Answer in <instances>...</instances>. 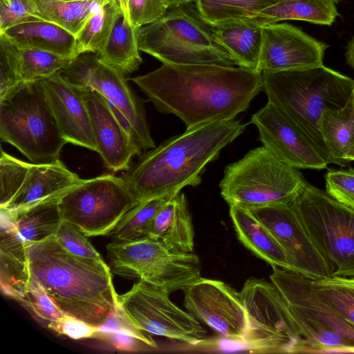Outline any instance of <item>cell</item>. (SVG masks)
<instances>
[{
    "mask_svg": "<svg viewBox=\"0 0 354 354\" xmlns=\"http://www.w3.org/2000/svg\"><path fill=\"white\" fill-rule=\"evenodd\" d=\"M318 295L354 327V278L331 275L313 281Z\"/></svg>",
    "mask_w": 354,
    "mask_h": 354,
    "instance_id": "cell-37",
    "label": "cell"
},
{
    "mask_svg": "<svg viewBox=\"0 0 354 354\" xmlns=\"http://www.w3.org/2000/svg\"><path fill=\"white\" fill-rule=\"evenodd\" d=\"M319 130L335 164L343 167L348 166L350 162L346 157L354 138L353 95L344 107L323 112Z\"/></svg>",
    "mask_w": 354,
    "mask_h": 354,
    "instance_id": "cell-30",
    "label": "cell"
},
{
    "mask_svg": "<svg viewBox=\"0 0 354 354\" xmlns=\"http://www.w3.org/2000/svg\"><path fill=\"white\" fill-rule=\"evenodd\" d=\"M169 293L142 279L118 295V307L136 329L192 345L202 343L206 331L189 312L176 306Z\"/></svg>",
    "mask_w": 354,
    "mask_h": 354,
    "instance_id": "cell-13",
    "label": "cell"
},
{
    "mask_svg": "<svg viewBox=\"0 0 354 354\" xmlns=\"http://www.w3.org/2000/svg\"><path fill=\"white\" fill-rule=\"evenodd\" d=\"M345 56L347 64L354 69V37L348 44Z\"/></svg>",
    "mask_w": 354,
    "mask_h": 354,
    "instance_id": "cell-44",
    "label": "cell"
},
{
    "mask_svg": "<svg viewBox=\"0 0 354 354\" xmlns=\"http://www.w3.org/2000/svg\"><path fill=\"white\" fill-rule=\"evenodd\" d=\"M333 1V2H335V3H339V1H341L342 0H331Z\"/></svg>",
    "mask_w": 354,
    "mask_h": 354,
    "instance_id": "cell-48",
    "label": "cell"
},
{
    "mask_svg": "<svg viewBox=\"0 0 354 354\" xmlns=\"http://www.w3.org/2000/svg\"><path fill=\"white\" fill-rule=\"evenodd\" d=\"M7 41L15 59L21 82H31L51 76L66 67L73 60L44 50L19 48Z\"/></svg>",
    "mask_w": 354,
    "mask_h": 354,
    "instance_id": "cell-34",
    "label": "cell"
},
{
    "mask_svg": "<svg viewBox=\"0 0 354 354\" xmlns=\"http://www.w3.org/2000/svg\"><path fill=\"white\" fill-rule=\"evenodd\" d=\"M0 284L3 293L16 300L30 281L27 248L12 223L1 214Z\"/></svg>",
    "mask_w": 354,
    "mask_h": 354,
    "instance_id": "cell-23",
    "label": "cell"
},
{
    "mask_svg": "<svg viewBox=\"0 0 354 354\" xmlns=\"http://www.w3.org/2000/svg\"><path fill=\"white\" fill-rule=\"evenodd\" d=\"M30 277L66 315L100 328L119 308L111 268L77 256L55 236L26 245Z\"/></svg>",
    "mask_w": 354,
    "mask_h": 354,
    "instance_id": "cell-3",
    "label": "cell"
},
{
    "mask_svg": "<svg viewBox=\"0 0 354 354\" xmlns=\"http://www.w3.org/2000/svg\"><path fill=\"white\" fill-rule=\"evenodd\" d=\"M0 138L33 164L60 160L62 136L39 80L21 82L0 99Z\"/></svg>",
    "mask_w": 354,
    "mask_h": 354,
    "instance_id": "cell-6",
    "label": "cell"
},
{
    "mask_svg": "<svg viewBox=\"0 0 354 354\" xmlns=\"http://www.w3.org/2000/svg\"><path fill=\"white\" fill-rule=\"evenodd\" d=\"M16 301L39 324L59 335H63L64 325L72 317L64 313L30 277L26 290Z\"/></svg>",
    "mask_w": 354,
    "mask_h": 354,
    "instance_id": "cell-35",
    "label": "cell"
},
{
    "mask_svg": "<svg viewBox=\"0 0 354 354\" xmlns=\"http://www.w3.org/2000/svg\"><path fill=\"white\" fill-rule=\"evenodd\" d=\"M353 100H354V92H353ZM346 160L348 162H351L354 160V138L352 143L351 148L347 155Z\"/></svg>",
    "mask_w": 354,
    "mask_h": 354,
    "instance_id": "cell-47",
    "label": "cell"
},
{
    "mask_svg": "<svg viewBox=\"0 0 354 354\" xmlns=\"http://www.w3.org/2000/svg\"><path fill=\"white\" fill-rule=\"evenodd\" d=\"M34 15L76 36L91 16L108 0H30Z\"/></svg>",
    "mask_w": 354,
    "mask_h": 354,
    "instance_id": "cell-31",
    "label": "cell"
},
{
    "mask_svg": "<svg viewBox=\"0 0 354 354\" xmlns=\"http://www.w3.org/2000/svg\"><path fill=\"white\" fill-rule=\"evenodd\" d=\"M82 180L61 160L51 164L32 163L19 192L1 209H16L62 194Z\"/></svg>",
    "mask_w": 354,
    "mask_h": 354,
    "instance_id": "cell-21",
    "label": "cell"
},
{
    "mask_svg": "<svg viewBox=\"0 0 354 354\" xmlns=\"http://www.w3.org/2000/svg\"><path fill=\"white\" fill-rule=\"evenodd\" d=\"M39 80L63 138L68 143L97 152L82 87L69 82L59 72Z\"/></svg>",
    "mask_w": 354,
    "mask_h": 354,
    "instance_id": "cell-19",
    "label": "cell"
},
{
    "mask_svg": "<svg viewBox=\"0 0 354 354\" xmlns=\"http://www.w3.org/2000/svg\"><path fill=\"white\" fill-rule=\"evenodd\" d=\"M63 194L16 209L0 208L1 214L12 223L26 245L40 242L55 236L63 221L59 207Z\"/></svg>",
    "mask_w": 354,
    "mask_h": 354,
    "instance_id": "cell-26",
    "label": "cell"
},
{
    "mask_svg": "<svg viewBox=\"0 0 354 354\" xmlns=\"http://www.w3.org/2000/svg\"><path fill=\"white\" fill-rule=\"evenodd\" d=\"M89 112L97 152L113 172L127 171L142 148L120 124L104 98L95 90L82 86Z\"/></svg>",
    "mask_w": 354,
    "mask_h": 354,
    "instance_id": "cell-20",
    "label": "cell"
},
{
    "mask_svg": "<svg viewBox=\"0 0 354 354\" xmlns=\"http://www.w3.org/2000/svg\"><path fill=\"white\" fill-rule=\"evenodd\" d=\"M139 51L136 29L122 12L106 41L95 54L103 62L128 75L137 71L142 62Z\"/></svg>",
    "mask_w": 354,
    "mask_h": 354,
    "instance_id": "cell-29",
    "label": "cell"
},
{
    "mask_svg": "<svg viewBox=\"0 0 354 354\" xmlns=\"http://www.w3.org/2000/svg\"><path fill=\"white\" fill-rule=\"evenodd\" d=\"M283 249L290 270L313 281L333 274L335 267L310 239L291 204L249 209Z\"/></svg>",
    "mask_w": 354,
    "mask_h": 354,
    "instance_id": "cell-15",
    "label": "cell"
},
{
    "mask_svg": "<svg viewBox=\"0 0 354 354\" xmlns=\"http://www.w3.org/2000/svg\"><path fill=\"white\" fill-rule=\"evenodd\" d=\"M245 127L234 119L186 128L141 156L121 177L138 203L171 197L185 187L198 186L206 166Z\"/></svg>",
    "mask_w": 354,
    "mask_h": 354,
    "instance_id": "cell-2",
    "label": "cell"
},
{
    "mask_svg": "<svg viewBox=\"0 0 354 354\" xmlns=\"http://www.w3.org/2000/svg\"><path fill=\"white\" fill-rule=\"evenodd\" d=\"M250 122L259 132L266 149L283 162L296 169L322 170L328 162L304 131L272 102L253 114Z\"/></svg>",
    "mask_w": 354,
    "mask_h": 354,
    "instance_id": "cell-17",
    "label": "cell"
},
{
    "mask_svg": "<svg viewBox=\"0 0 354 354\" xmlns=\"http://www.w3.org/2000/svg\"><path fill=\"white\" fill-rule=\"evenodd\" d=\"M136 37L139 50L162 64L239 66L191 3L171 8L160 19L137 28Z\"/></svg>",
    "mask_w": 354,
    "mask_h": 354,
    "instance_id": "cell-5",
    "label": "cell"
},
{
    "mask_svg": "<svg viewBox=\"0 0 354 354\" xmlns=\"http://www.w3.org/2000/svg\"><path fill=\"white\" fill-rule=\"evenodd\" d=\"M325 182L326 192L330 196L354 210V169H328Z\"/></svg>",
    "mask_w": 354,
    "mask_h": 354,
    "instance_id": "cell-40",
    "label": "cell"
},
{
    "mask_svg": "<svg viewBox=\"0 0 354 354\" xmlns=\"http://www.w3.org/2000/svg\"><path fill=\"white\" fill-rule=\"evenodd\" d=\"M169 8L167 0H129L130 21L137 29L160 19Z\"/></svg>",
    "mask_w": 354,
    "mask_h": 354,
    "instance_id": "cell-41",
    "label": "cell"
},
{
    "mask_svg": "<svg viewBox=\"0 0 354 354\" xmlns=\"http://www.w3.org/2000/svg\"><path fill=\"white\" fill-rule=\"evenodd\" d=\"M283 0H193L199 16L209 24L248 19Z\"/></svg>",
    "mask_w": 354,
    "mask_h": 354,
    "instance_id": "cell-32",
    "label": "cell"
},
{
    "mask_svg": "<svg viewBox=\"0 0 354 354\" xmlns=\"http://www.w3.org/2000/svg\"><path fill=\"white\" fill-rule=\"evenodd\" d=\"M162 113L190 128L234 120L263 90L262 73L242 66L162 64L129 78Z\"/></svg>",
    "mask_w": 354,
    "mask_h": 354,
    "instance_id": "cell-1",
    "label": "cell"
},
{
    "mask_svg": "<svg viewBox=\"0 0 354 354\" xmlns=\"http://www.w3.org/2000/svg\"><path fill=\"white\" fill-rule=\"evenodd\" d=\"M122 10L114 0H108L88 19L75 36L76 56L84 53H97L109 38L115 20Z\"/></svg>",
    "mask_w": 354,
    "mask_h": 354,
    "instance_id": "cell-33",
    "label": "cell"
},
{
    "mask_svg": "<svg viewBox=\"0 0 354 354\" xmlns=\"http://www.w3.org/2000/svg\"><path fill=\"white\" fill-rule=\"evenodd\" d=\"M42 20L34 15L30 0H0V32L28 21Z\"/></svg>",
    "mask_w": 354,
    "mask_h": 354,
    "instance_id": "cell-42",
    "label": "cell"
},
{
    "mask_svg": "<svg viewBox=\"0 0 354 354\" xmlns=\"http://www.w3.org/2000/svg\"><path fill=\"white\" fill-rule=\"evenodd\" d=\"M291 205L312 241L334 266L332 275L354 278V210L307 181Z\"/></svg>",
    "mask_w": 354,
    "mask_h": 354,
    "instance_id": "cell-10",
    "label": "cell"
},
{
    "mask_svg": "<svg viewBox=\"0 0 354 354\" xmlns=\"http://www.w3.org/2000/svg\"><path fill=\"white\" fill-rule=\"evenodd\" d=\"M55 236L62 247L73 254L95 260H103L86 236L70 223L62 221Z\"/></svg>",
    "mask_w": 354,
    "mask_h": 354,
    "instance_id": "cell-39",
    "label": "cell"
},
{
    "mask_svg": "<svg viewBox=\"0 0 354 354\" xmlns=\"http://www.w3.org/2000/svg\"><path fill=\"white\" fill-rule=\"evenodd\" d=\"M328 44L286 23L263 27L259 71L299 70L323 65Z\"/></svg>",
    "mask_w": 354,
    "mask_h": 354,
    "instance_id": "cell-18",
    "label": "cell"
},
{
    "mask_svg": "<svg viewBox=\"0 0 354 354\" xmlns=\"http://www.w3.org/2000/svg\"><path fill=\"white\" fill-rule=\"evenodd\" d=\"M138 201L122 177L103 174L82 179L59 198L63 221L86 236L110 235Z\"/></svg>",
    "mask_w": 354,
    "mask_h": 354,
    "instance_id": "cell-12",
    "label": "cell"
},
{
    "mask_svg": "<svg viewBox=\"0 0 354 354\" xmlns=\"http://www.w3.org/2000/svg\"><path fill=\"white\" fill-rule=\"evenodd\" d=\"M306 182L298 169L283 162L264 147H259L225 167L219 187L229 206L250 209L292 204Z\"/></svg>",
    "mask_w": 354,
    "mask_h": 354,
    "instance_id": "cell-8",
    "label": "cell"
},
{
    "mask_svg": "<svg viewBox=\"0 0 354 354\" xmlns=\"http://www.w3.org/2000/svg\"><path fill=\"white\" fill-rule=\"evenodd\" d=\"M0 35L19 48L44 50L73 59L77 57L75 36L48 21L20 24L1 32Z\"/></svg>",
    "mask_w": 354,
    "mask_h": 354,
    "instance_id": "cell-25",
    "label": "cell"
},
{
    "mask_svg": "<svg viewBox=\"0 0 354 354\" xmlns=\"http://www.w3.org/2000/svg\"><path fill=\"white\" fill-rule=\"evenodd\" d=\"M240 295L248 320L244 344L259 352L306 353V341L271 281L250 277Z\"/></svg>",
    "mask_w": 354,
    "mask_h": 354,
    "instance_id": "cell-11",
    "label": "cell"
},
{
    "mask_svg": "<svg viewBox=\"0 0 354 354\" xmlns=\"http://www.w3.org/2000/svg\"><path fill=\"white\" fill-rule=\"evenodd\" d=\"M230 216L242 244L271 266L290 270L286 256L268 230L246 208L230 205Z\"/></svg>",
    "mask_w": 354,
    "mask_h": 354,
    "instance_id": "cell-27",
    "label": "cell"
},
{
    "mask_svg": "<svg viewBox=\"0 0 354 354\" xmlns=\"http://www.w3.org/2000/svg\"><path fill=\"white\" fill-rule=\"evenodd\" d=\"M183 292L185 307L198 321L243 344L248 320L240 292L221 281L201 277Z\"/></svg>",
    "mask_w": 354,
    "mask_h": 354,
    "instance_id": "cell-16",
    "label": "cell"
},
{
    "mask_svg": "<svg viewBox=\"0 0 354 354\" xmlns=\"http://www.w3.org/2000/svg\"><path fill=\"white\" fill-rule=\"evenodd\" d=\"M169 198H151L135 205L110 234L113 241H131L149 236L156 214Z\"/></svg>",
    "mask_w": 354,
    "mask_h": 354,
    "instance_id": "cell-36",
    "label": "cell"
},
{
    "mask_svg": "<svg viewBox=\"0 0 354 354\" xmlns=\"http://www.w3.org/2000/svg\"><path fill=\"white\" fill-rule=\"evenodd\" d=\"M272 268L270 280L306 341V353H353L354 327L318 295L312 280L288 269Z\"/></svg>",
    "mask_w": 354,
    "mask_h": 354,
    "instance_id": "cell-7",
    "label": "cell"
},
{
    "mask_svg": "<svg viewBox=\"0 0 354 354\" xmlns=\"http://www.w3.org/2000/svg\"><path fill=\"white\" fill-rule=\"evenodd\" d=\"M268 101L304 131L328 164H335L319 130L323 112L344 107L354 92V80L322 65L309 68L262 72Z\"/></svg>",
    "mask_w": 354,
    "mask_h": 354,
    "instance_id": "cell-4",
    "label": "cell"
},
{
    "mask_svg": "<svg viewBox=\"0 0 354 354\" xmlns=\"http://www.w3.org/2000/svg\"><path fill=\"white\" fill-rule=\"evenodd\" d=\"M114 1H115L118 3V4L120 6L124 17H126L130 21L129 15V0H114Z\"/></svg>",
    "mask_w": 354,
    "mask_h": 354,
    "instance_id": "cell-45",
    "label": "cell"
},
{
    "mask_svg": "<svg viewBox=\"0 0 354 354\" xmlns=\"http://www.w3.org/2000/svg\"><path fill=\"white\" fill-rule=\"evenodd\" d=\"M149 236L160 240L169 250L194 252V230L185 195L171 196L156 214Z\"/></svg>",
    "mask_w": 354,
    "mask_h": 354,
    "instance_id": "cell-22",
    "label": "cell"
},
{
    "mask_svg": "<svg viewBox=\"0 0 354 354\" xmlns=\"http://www.w3.org/2000/svg\"><path fill=\"white\" fill-rule=\"evenodd\" d=\"M331 0H283L247 20L265 26L283 20H299L330 26L338 16Z\"/></svg>",
    "mask_w": 354,
    "mask_h": 354,
    "instance_id": "cell-28",
    "label": "cell"
},
{
    "mask_svg": "<svg viewBox=\"0 0 354 354\" xmlns=\"http://www.w3.org/2000/svg\"><path fill=\"white\" fill-rule=\"evenodd\" d=\"M0 99L4 97L20 82L15 59L6 37L0 35Z\"/></svg>",
    "mask_w": 354,
    "mask_h": 354,
    "instance_id": "cell-43",
    "label": "cell"
},
{
    "mask_svg": "<svg viewBox=\"0 0 354 354\" xmlns=\"http://www.w3.org/2000/svg\"><path fill=\"white\" fill-rule=\"evenodd\" d=\"M192 1L193 0H167L170 8L180 5L186 4Z\"/></svg>",
    "mask_w": 354,
    "mask_h": 354,
    "instance_id": "cell-46",
    "label": "cell"
},
{
    "mask_svg": "<svg viewBox=\"0 0 354 354\" xmlns=\"http://www.w3.org/2000/svg\"><path fill=\"white\" fill-rule=\"evenodd\" d=\"M59 73L75 84L95 90L115 106L131 124L142 150L156 147L143 106L122 72L103 62L95 53H84L74 58Z\"/></svg>",
    "mask_w": 354,
    "mask_h": 354,
    "instance_id": "cell-14",
    "label": "cell"
},
{
    "mask_svg": "<svg viewBox=\"0 0 354 354\" xmlns=\"http://www.w3.org/2000/svg\"><path fill=\"white\" fill-rule=\"evenodd\" d=\"M106 250L113 273L138 278L169 294L183 290L202 277L201 261L195 253L171 250L158 239L113 241Z\"/></svg>",
    "mask_w": 354,
    "mask_h": 354,
    "instance_id": "cell-9",
    "label": "cell"
},
{
    "mask_svg": "<svg viewBox=\"0 0 354 354\" xmlns=\"http://www.w3.org/2000/svg\"><path fill=\"white\" fill-rule=\"evenodd\" d=\"M32 163L7 153L2 149L0 156V208L5 207L19 192Z\"/></svg>",
    "mask_w": 354,
    "mask_h": 354,
    "instance_id": "cell-38",
    "label": "cell"
},
{
    "mask_svg": "<svg viewBox=\"0 0 354 354\" xmlns=\"http://www.w3.org/2000/svg\"><path fill=\"white\" fill-rule=\"evenodd\" d=\"M206 24L214 39L236 59L239 66L259 71L262 26L247 19Z\"/></svg>",
    "mask_w": 354,
    "mask_h": 354,
    "instance_id": "cell-24",
    "label": "cell"
},
{
    "mask_svg": "<svg viewBox=\"0 0 354 354\" xmlns=\"http://www.w3.org/2000/svg\"><path fill=\"white\" fill-rule=\"evenodd\" d=\"M64 1H74V0H64Z\"/></svg>",
    "mask_w": 354,
    "mask_h": 354,
    "instance_id": "cell-49",
    "label": "cell"
}]
</instances>
